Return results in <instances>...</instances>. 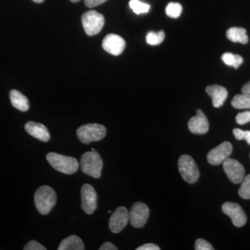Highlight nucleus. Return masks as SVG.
<instances>
[{
    "instance_id": "9b49d317",
    "label": "nucleus",
    "mask_w": 250,
    "mask_h": 250,
    "mask_svg": "<svg viewBox=\"0 0 250 250\" xmlns=\"http://www.w3.org/2000/svg\"><path fill=\"white\" fill-rule=\"evenodd\" d=\"M223 168L229 179L233 184L241 183L245 177L244 167L238 161L233 159H227L223 163Z\"/></svg>"
},
{
    "instance_id": "423d86ee",
    "label": "nucleus",
    "mask_w": 250,
    "mask_h": 250,
    "mask_svg": "<svg viewBox=\"0 0 250 250\" xmlns=\"http://www.w3.org/2000/svg\"><path fill=\"white\" fill-rule=\"evenodd\" d=\"M82 22L85 34L88 36H95L103 29L104 18L96 11H89L82 15Z\"/></svg>"
},
{
    "instance_id": "393cba45",
    "label": "nucleus",
    "mask_w": 250,
    "mask_h": 250,
    "mask_svg": "<svg viewBox=\"0 0 250 250\" xmlns=\"http://www.w3.org/2000/svg\"><path fill=\"white\" fill-rule=\"evenodd\" d=\"M241 188L238 190V194L242 198L246 200L250 199V174L244 177L241 182Z\"/></svg>"
},
{
    "instance_id": "f8f14e48",
    "label": "nucleus",
    "mask_w": 250,
    "mask_h": 250,
    "mask_svg": "<svg viewBox=\"0 0 250 250\" xmlns=\"http://www.w3.org/2000/svg\"><path fill=\"white\" fill-rule=\"evenodd\" d=\"M129 221V212L124 207H120L112 214L109 220V229L111 232L119 233Z\"/></svg>"
},
{
    "instance_id": "6ab92c4d",
    "label": "nucleus",
    "mask_w": 250,
    "mask_h": 250,
    "mask_svg": "<svg viewBox=\"0 0 250 250\" xmlns=\"http://www.w3.org/2000/svg\"><path fill=\"white\" fill-rule=\"evenodd\" d=\"M227 37L229 40L234 42L247 44L249 41L246 29L241 27H231L227 31Z\"/></svg>"
},
{
    "instance_id": "f704fd0d",
    "label": "nucleus",
    "mask_w": 250,
    "mask_h": 250,
    "mask_svg": "<svg viewBox=\"0 0 250 250\" xmlns=\"http://www.w3.org/2000/svg\"><path fill=\"white\" fill-rule=\"evenodd\" d=\"M72 2H77V1H80V0H70Z\"/></svg>"
},
{
    "instance_id": "f3484780",
    "label": "nucleus",
    "mask_w": 250,
    "mask_h": 250,
    "mask_svg": "<svg viewBox=\"0 0 250 250\" xmlns=\"http://www.w3.org/2000/svg\"><path fill=\"white\" fill-rule=\"evenodd\" d=\"M9 95L11 103L15 108L22 112H25L29 110V100L21 92L16 90H12L10 92Z\"/></svg>"
},
{
    "instance_id": "a878e982",
    "label": "nucleus",
    "mask_w": 250,
    "mask_h": 250,
    "mask_svg": "<svg viewBox=\"0 0 250 250\" xmlns=\"http://www.w3.org/2000/svg\"><path fill=\"white\" fill-rule=\"evenodd\" d=\"M235 138L238 141L246 140L247 143L250 145V131H243L240 129H234L233 130Z\"/></svg>"
},
{
    "instance_id": "2f4dec72",
    "label": "nucleus",
    "mask_w": 250,
    "mask_h": 250,
    "mask_svg": "<svg viewBox=\"0 0 250 250\" xmlns=\"http://www.w3.org/2000/svg\"><path fill=\"white\" fill-rule=\"evenodd\" d=\"M100 250H117L118 248L114 245L112 244L110 242H106V243H103L102 246L100 247Z\"/></svg>"
},
{
    "instance_id": "dca6fc26",
    "label": "nucleus",
    "mask_w": 250,
    "mask_h": 250,
    "mask_svg": "<svg viewBox=\"0 0 250 250\" xmlns=\"http://www.w3.org/2000/svg\"><path fill=\"white\" fill-rule=\"evenodd\" d=\"M206 92L212 98L213 106L215 108L221 107L228 96V92L226 88L218 85L207 86Z\"/></svg>"
},
{
    "instance_id": "a211bd4d",
    "label": "nucleus",
    "mask_w": 250,
    "mask_h": 250,
    "mask_svg": "<svg viewBox=\"0 0 250 250\" xmlns=\"http://www.w3.org/2000/svg\"><path fill=\"white\" fill-rule=\"evenodd\" d=\"M59 250H83L84 244L80 237L70 236L62 240L59 245Z\"/></svg>"
},
{
    "instance_id": "4be33fe9",
    "label": "nucleus",
    "mask_w": 250,
    "mask_h": 250,
    "mask_svg": "<svg viewBox=\"0 0 250 250\" xmlns=\"http://www.w3.org/2000/svg\"><path fill=\"white\" fill-rule=\"evenodd\" d=\"M165 39L164 31L161 30L159 32L149 31L146 36V42L150 45H158L162 43Z\"/></svg>"
},
{
    "instance_id": "4468645a",
    "label": "nucleus",
    "mask_w": 250,
    "mask_h": 250,
    "mask_svg": "<svg viewBox=\"0 0 250 250\" xmlns=\"http://www.w3.org/2000/svg\"><path fill=\"white\" fill-rule=\"evenodd\" d=\"M188 126L190 132L195 134H205L209 129L208 120L201 109L197 110L196 116L190 118Z\"/></svg>"
},
{
    "instance_id": "72a5a7b5",
    "label": "nucleus",
    "mask_w": 250,
    "mask_h": 250,
    "mask_svg": "<svg viewBox=\"0 0 250 250\" xmlns=\"http://www.w3.org/2000/svg\"><path fill=\"white\" fill-rule=\"evenodd\" d=\"M32 1L36 3H42L44 0H32Z\"/></svg>"
},
{
    "instance_id": "6e6552de",
    "label": "nucleus",
    "mask_w": 250,
    "mask_h": 250,
    "mask_svg": "<svg viewBox=\"0 0 250 250\" xmlns=\"http://www.w3.org/2000/svg\"><path fill=\"white\" fill-rule=\"evenodd\" d=\"M82 208L87 214H92L98 207V195L91 185L85 184L81 189Z\"/></svg>"
},
{
    "instance_id": "2eb2a0df",
    "label": "nucleus",
    "mask_w": 250,
    "mask_h": 250,
    "mask_svg": "<svg viewBox=\"0 0 250 250\" xmlns=\"http://www.w3.org/2000/svg\"><path fill=\"white\" fill-rule=\"evenodd\" d=\"M24 129L30 136L42 142H47L50 139V134L48 129L45 125L41 123L28 122L24 126Z\"/></svg>"
},
{
    "instance_id": "39448f33",
    "label": "nucleus",
    "mask_w": 250,
    "mask_h": 250,
    "mask_svg": "<svg viewBox=\"0 0 250 250\" xmlns=\"http://www.w3.org/2000/svg\"><path fill=\"white\" fill-rule=\"evenodd\" d=\"M178 167L179 172L186 182L189 184L196 183L200 177V171L191 156L187 154L181 156Z\"/></svg>"
},
{
    "instance_id": "7ed1b4c3",
    "label": "nucleus",
    "mask_w": 250,
    "mask_h": 250,
    "mask_svg": "<svg viewBox=\"0 0 250 250\" xmlns=\"http://www.w3.org/2000/svg\"><path fill=\"white\" fill-rule=\"evenodd\" d=\"M80 165L82 172L87 175L95 179L101 177L103 161L96 151L84 153L81 158Z\"/></svg>"
},
{
    "instance_id": "aec40b11",
    "label": "nucleus",
    "mask_w": 250,
    "mask_h": 250,
    "mask_svg": "<svg viewBox=\"0 0 250 250\" xmlns=\"http://www.w3.org/2000/svg\"><path fill=\"white\" fill-rule=\"evenodd\" d=\"M231 105L236 109H250V95L245 93L236 95L231 101Z\"/></svg>"
},
{
    "instance_id": "1a4fd4ad",
    "label": "nucleus",
    "mask_w": 250,
    "mask_h": 250,
    "mask_svg": "<svg viewBox=\"0 0 250 250\" xmlns=\"http://www.w3.org/2000/svg\"><path fill=\"white\" fill-rule=\"evenodd\" d=\"M223 213L231 218L233 225L237 228L244 226L247 223L246 213L239 205L233 202H226L222 206Z\"/></svg>"
},
{
    "instance_id": "f03ea898",
    "label": "nucleus",
    "mask_w": 250,
    "mask_h": 250,
    "mask_svg": "<svg viewBox=\"0 0 250 250\" xmlns=\"http://www.w3.org/2000/svg\"><path fill=\"white\" fill-rule=\"evenodd\" d=\"M47 160L53 168L63 174H72L78 170V161L71 156L62 155L57 153L49 152L47 154Z\"/></svg>"
},
{
    "instance_id": "5701e85b",
    "label": "nucleus",
    "mask_w": 250,
    "mask_h": 250,
    "mask_svg": "<svg viewBox=\"0 0 250 250\" xmlns=\"http://www.w3.org/2000/svg\"><path fill=\"white\" fill-rule=\"evenodd\" d=\"M129 6L136 14H146L150 9L149 4L143 3L139 0H131L129 1Z\"/></svg>"
},
{
    "instance_id": "20e7f679",
    "label": "nucleus",
    "mask_w": 250,
    "mask_h": 250,
    "mask_svg": "<svg viewBox=\"0 0 250 250\" xmlns=\"http://www.w3.org/2000/svg\"><path fill=\"white\" fill-rule=\"evenodd\" d=\"M106 134V127L100 124L83 125L77 130V137L81 142L84 144L101 141Z\"/></svg>"
},
{
    "instance_id": "cd10ccee",
    "label": "nucleus",
    "mask_w": 250,
    "mask_h": 250,
    "mask_svg": "<svg viewBox=\"0 0 250 250\" xmlns=\"http://www.w3.org/2000/svg\"><path fill=\"white\" fill-rule=\"evenodd\" d=\"M236 121L238 125H245L250 122V111L242 112L236 117Z\"/></svg>"
},
{
    "instance_id": "ddd939ff",
    "label": "nucleus",
    "mask_w": 250,
    "mask_h": 250,
    "mask_svg": "<svg viewBox=\"0 0 250 250\" xmlns=\"http://www.w3.org/2000/svg\"><path fill=\"white\" fill-rule=\"evenodd\" d=\"M125 41L121 36L116 34H108L104 39L103 49L108 53L113 56H119L123 53L125 48Z\"/></svg>"
},
{
    "instance_id": "412c9836",
    "label": "nucleus",
    "mask_w": 250,
    "mask_h": 250,
    "mask_svg": "<svg viewBox=\"0 0 250 250\" xmlns=\"http://www.w3.org/2000/svg\"><path fill=\"white\" fill-rule=\"evenodd\" d=\"M221 59L226 65L233 67L234 68H238L243 62V59L241 56L230 52L224 54Z\"/></svg>"
},
{
    "instance_id": "9d476101",
    "label": "nucleus",
    "mask_w": 250,
    "mask_h": 250,
    "mask_svg": "<svg viewBox=\"0 0 250 250\" xmlns=\"http://www.w3.org/2000/svg\"><path fill=\"white\" fill-rule=\"evenodd\" d=\"M232 151V145L228 141H225L210 151L207 155V160L211 165H220L229 158Z\"/></svg>"
},
{
    "instance_id": "bb28decb",
    "label": "nucleus",
    "mask_w": 250,
    "mask_h": 250,
    "mask_svg": "<svg viewBox=\"0 0 250 250\" xmlns=\"http://www.w3.org/2000/svg\"><path fill=\"white\" fill-rule=\"evenodd\" d=\"M195 249L196 250H213L214 248L208 241L202 239V238H199L195 242Z\"/></svg>"
},
{
    "instance_id": "c756f323",
    "label": "nucleus",
    "mask_w": 250,
    "mask_h": 250,
    "mask_svg": "<svg viewBox=\"0 0 250 250\" xmlns=\"http://www.w3.org/2000/svg\"><path fill=\"white\" fill-rule=\"evenodd\" d=\"M107 0H84V3L87 7L93 8L103 4Z\"/></svg>"
},
{
    "instance_id": "b1692460",
    "label": "nucleus",
    "mask_w": 250,
    "mask_h": 250,
    "mask_svg": "<svg viewBox=\"0 0 250 250\" xmlns=\"http://www.w3.org/2000/svg\"><path fill=\"white\" fill-rule=\"evenodd\" d=\"M182 12V6L179 3L170 2L166 6V14L168 17L177 18Z\"/></svg>"
},
{
    "instance_id": "c85d7f7f",
    "label": "nucleus",
    "mask_w": 250,
    "mask_h": 250,
    "mask_svg": "<svg viewBox=\"0 0 250 250\" xmlns=\"http://www.w3.org/2000/svg\"><path fill=\"white\" fill-rule=\"evenodd\" d=\"M24 250H46V248L39 242L36 241H31L24 246Z\"/></svg>"
},
{
    "instance_id": "c9c22d12",
    "label": "nucleus",
    "mask_w": 250,
    "mask_h": 250,
    "mask_svg": "<svg viewBox=\"0 0 250 250\" xmlns=\"http://www.w3.org/2000/svg\"><path fill=\"white\" fill-rule=\"evenodd\" d=\"M91 151H96L95 149H91Z\"/></svg>"
},
{
    "instance_id": "7c9ffc66",
    "label": "nucleus",
    "mask_w": 250,
    "mask_h": 250,
    "mask_svg": "<svg viewBox=\"0 0 250 250\" xmlns=\"http://www.w3.org/2000/svg\"><path fill=\"white\" fill-rule=\"evenodd\" d=\"M137 250H159L160 248L153 243H147V244L143 245L142 246H140L138 248Z\"/></svg>"
},
{
    "instance_id": "f257e3e1",
    "label": "nucleus",
    "mask_w": 250,
    "mask_h": 250,
    "mask_svg": "<svg viewBox=\"0 0 250 250\" xmlns=\"http://www.w3.org/2000/svg\"><path fill=\"white\" fill-rule=\"evenodd\" d=\"M55 190L48 186H42L34 195V203L38 211L42 215L48 214L57 203Z\"/></svg>"
},
{
    "instance_id": "473e14b6",
    "label": "nucleus",
    "mask_w": 250,
    "mask_h": 250,
    "mask_svg": "<svg viewBox=\"0 0 250 250\" xmlns=\"http://www.w3.org/2000/svg\"><path fill=\"white\" fill-rule=\"evenodd\" d=\"M242 93L250 95V82L244 85L242 88Z\"/></svg>"
},
{
    "instance_id": "0eeeda50",
    "label": "nucleus",
    "mask_w": 250,
    "mask_h": 250,
    "mask_svg": "<svg viewBox=\"0 0 250 250\" xmlns=\"http://www.w3.org/2000/svg\"><path fill=\"white\" fill-rule=\"evenodd\" d=\"M149 216V209L143 202H136L129 212V221L135 228H141L147 223Z\"/></svg>"
}]
</instances>
